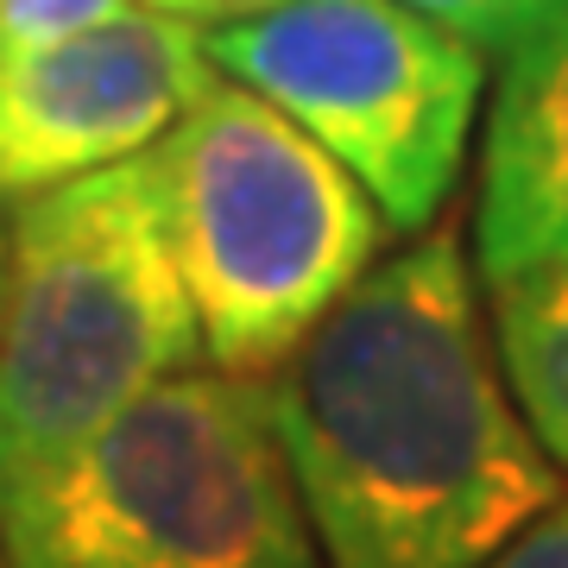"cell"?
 <instances>
[{
    "label": "cell",
    "mask_w": 568,
    "mask_h": 568,
    "mask_svg": "<svg viewBox=\"0 0 568 568\" xmlns=\"http://www.w3.org/2000/svg\"><path fill=\"white\" fill-rule=\"evenodd\" d=\"M265 398L328 568H487L562 493L455 222L366 265Z\"/></svg>",
    "instance_id": "cell-1"
},
{
    "label": "cell",
    "mask_w": 568,
    "mask_h": 568,
    "mask_svg": "<svg viewBox=\"0 0 568 568\" xmlns=\"http://www.w3.org/2000/svg\"><path fill=\"white\" fill-rule=\"evenodd\" d=\"M196 354L159 145L20 196L0 304V511Z\"/></svg>",
    "instance_id": "cell-2"
},
{
    "label": "cell",
    "mask_w": 568,
    "mask_h": 568,
    "mask_svg": "<svg viewBox=\"0 0 568 568\" xmlns=\"http://www.w3.org/2000/svg\"><path fill=\"white\" fill-rule=\"evenodd\" d=\"M7 568H328L260 373H171L0 511Z\"/></svg>",
    "instance_id": "cell-3"
},
{
    "label": "cell",
    "mask_w": 568,
    "mask_h": 568,
    "mask_svg": "<svg viewBox=\"0 0 568 568\" xmlns=\"http://www.w3.org/2000/svg\"><path fill=\"white\" fill-rule=\"evenodd\" d=\"M171 241L222 373H272L386 246V215L260 89H209L159 140Z\"/></svg>",
    "instance_id": "cell-4"
},
{
    "label": "cell",
    "mask_w": 568,
    "mask_h": 568,
    "mask_svg": "<svg viewBox=\"0 0 568 568\" xmlns=\"http://www.w3.org/2000/svg\"><path fill=\"white\" fill-rule=\"evenodd\" d=\"M215 70L260 89L366 183L386 227L424 234L455 196L487 51L405 0H278L203 32Z\"/></svg>",
    "instance_id": "cell-5"
},
{
    "label": "cell",
    "mask_w": 568,
    "mask_h": 568,
    "mask_svg": "<svg viewBox=\"0 0 568 568\" xmlns=\"http://www.w3.org/2000/svg\"><path fill=\"white\" fill-rule=\"evenodd\" d=\"M215 89L203 26L121 7L44 44L0 51V203L159 145Z\"/></svg>",
    "instance_id": "cell-6"
},
{
    "label": "cell",
    "mask_w": 568,
    "mask_h": 568,
    "mask_svg": "<svg viewBox=\"0 0 568 568\" xmlns=\"http://www.w3.org/2000/svg\"><path fill=\"white\" fill-rule=\"evenodd\" d=\"M474 265L493 291L568 272V0L499 51L474 190Z\"/></svg>",
    "instance_id": "cell-7"
},
{
    "label": "cell",
    "mask_w": 568,
    "mask_h": 568,
    "mask_svg": "<svg viewBox=\"0 0 568 568\" xmlns=\"http://www.w3.org/2000/svg\"><path fill=\"white\" fill-rule=\"evenodd\" d=\"M493 328H499V366L511 398L530 417L549 462L568 474V272L518 278L493 291Z\"/></svg>",
    "instance_id": "cell-8"
},
{
    "label": "cell",
    "mask_w": 568,
    "mask_h": 568,
    "mask_svg": "<svg viewBox=\"0 0 568 568\" xmlns=\"http://www.w3.org/2000/svg\"><path fill=\"white\" fill-rule=\"evenodd\" d=\"M405 7L429 13V20L448 26V32L467 39L474 51H511L556 0H405Z\"/></svg>",
    "instance_id": "cell-9"
},
{
    "label": "cell",
    "mask_w": 568,
    "mask_h": 568,
    "mask_svg": "<svg viewBox=\"0 0 568 568\" xmlns=\"http://www.w3.org/2000/svg\"><path fill=\"white\" fill-rule=\"evenodd\" d=\"M126 0H0V51H20V44H44L63 32L121 13Z\"/></svg>",
    "instance_id": "cell-10"
},
{
    "label": "cell",
    "mask_w": 568,
    "mask_h": 568,
    "mask_svg": "<svg viewBox=\"0 0 568 568\" xmlns=\"http://www.w3.org/2000/svg\"><path fill=\"white\" fill-rule=\"evenodd\" d=\"M487 568H568V493H556L511 544L493 549Z\"/></svg>",
    "instance_id": "cell-11"
},
{
    "label": "cell",
    "mask_w": 568,
    "mask_h": 568,
    "mask_svg": "<svg viewBox=\"0 0 568 568\" xmlns=\"http://www.w3.org/2000/svg\"><path fill=\"white\" fill-rule=\"evenodd\" d=\"M278 0H215V20H241V13H265Z\"/></svg>",
    "instance_id": "cell-12"
},
{
    "label": "cell",
    "mask_w": 568,
    "mask_h": 568,
    "mask_svg": "<svg viewBox=\"0 0 568 568\" xmlns=\"http://www.w3.org/2000/svg\"><path fill=\"white\" fill-rule=\"evenodd\" d=\"M152 7H171V13H190V20H215V0H152Z\"/></svg>",
    "instance_id": "cell-13"
},
{
    "label": "cell",
    "mask_w": 568,
    "mask_h": 568,
    "mask_svg": "<svg viewBox=\"0 0 568 568\" xmlns=\"http://www.w3.org/2000/svg\"><path fill=\"white\" fill-rule=\"evenodd\" d=\"M7 253H13V215H0V304H7Z\"/></svg>",
    "instance_id": "cell-14"
},
{
    "label": "cell",
    "mask_w": 568,
    "mask_h": 568,
    "mask_svg": "<svg viewBox=\"0 0 568 568\" xmlns=\"http://www.w3.org/2000/svg\"><path fill=\"white\" fill-rule=\"evenodd\" d=\"M0 568H7V556H0Z\"/></svg>",
    "instance_id": "cell-15"
}]
</instances>
